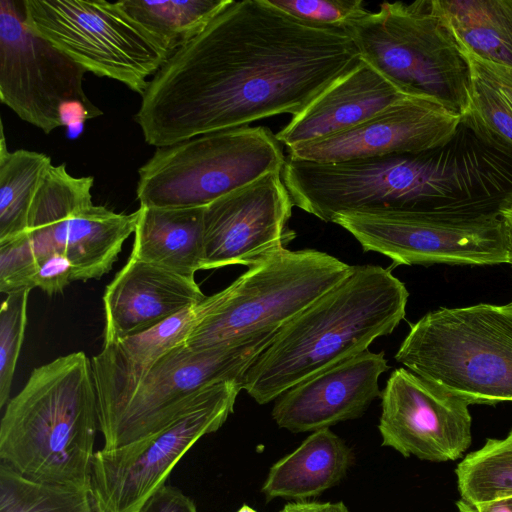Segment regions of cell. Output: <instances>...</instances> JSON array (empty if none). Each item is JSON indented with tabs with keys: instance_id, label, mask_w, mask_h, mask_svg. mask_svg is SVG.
Returning a JSON list of instances; mask_svg holds the SVG:
<instances>
[{
	"instance_id": "cell-1",
	"label": "cell",
	"mask_w": 512,
	"mask_h": 512,
	"mask_svg": "<svg viewBox=\"0 0 512 512\" xmlns=\"http://www.w3.org/2000/svg\"><path fill=\"white\" fill-rule=\"evenodd\" d=\"M347 30L233 1L152 77L135 115L156 148L302 112L360 62Z\"/></svg>"
},
{
	"instance_id": "cell-2",
	"label": "cell",
	"mask_w": 512,
	"mask_h": 512,
	"mask_svg": "<svg viewBox=\"0 0 512 512\" xmlns=\"http://www.w3.org/2000/svg\"><path fill=\"white\" fill-rule=\"evenodd\" d=\"M409 293L391 270L354 266L340 283L281 327L251 365L243 389L258 404L368 349L406 314Z\"/></svg>"
},
{
	"instance_id": "cell-3",
	"label": "cell",
	"mask_w": 512,
	"mask_h": 512,
	"mask_svg": "<svg viewBox=\"0 0 512 512\" xmlns=\"http://www.w3.org/2000/svg\"><path fill=\"white\" fill-rule=\"evenodd\" d=\"M97 394L84 352L35 368L7 404L0 460L30 480L92 489Z\"/></svg>"
},
{
	"instance_id": "cell-4",
	"label": "cell",
	"mask_w": 512,
	"mask_h": 512,
	"mask_svg": "<svg viewBox=\"0 0 512 512\" xmlns=\"http://www.w3.org/2000/svg\"><path fill=\"white\" fill-rule=\"evenodd\" d=\"M439 150L335 163L286 155L282 178L294 206L325 222L346 212L427 209L469 198L461 173Z\"/></svg>"
},
{
	"instance_id": "cell-5",
	"label": "cell",
	"mask_w": 512,
	"mask_h": 512,
	"mask_svg": "<svg viewBox=\"0 0 512 512\" xmlns=\"http://www.w3.org/2000/svg\"><path fill=\"white\" fill-rule=\"evenodd\" d=\"M397 362L469 404L512 402V309L440 308L410 328Z\"/></svg>"
},
{
	"instance_id": "cell-6",
	"label": "cell",
	"mask_w": 512,
	"mask_h": 512,
	"mask_svg": "<svg viewBox=\"0 0 512 512\" xmlns=\"http://www.w3.org/2000/svg\"><path fill=\"white\" fill-rule=\"evenodd\" d=\"M360 59L408 96L435 101L462 119L471 98V67L431 0L384 2L349 31Z\"/></svg>"
},
{
	"instance_id": "cell-7",
	"label": "cell",
	"mask_w": 512,
	"mask_h": 512,
	"mask_svg": "<svg viewBox=\"0 0 512 512\" xmlns=\"http://www.w3.org/2000/svg\"><path fill=\"white\" fill-rule=\"evenodd\" d=\"M332 222L398 265L508 263L497 204L472 197L418 210L346 212Z\"/></svg>"
},
{
	"instance_id": "cell-8",
	"label": "cell",
	"mask_w": 512,
	"mask_h": 512,
	"mask_svg": "<svg viewBox=\"0 0 512 512\" xmlns=\"http://www.w3.org/2000/svg\"><path fill=\"white\" fill-rule=\"evenodd\" d=\"M353 268L326 252L285 248L211 295L208 313L185 345L203 350L279 330L343 281Z\"/></svg>"
},
{
	"instance_id": "cell-9",
	"label": "cell",
	"mask_w": 512,
	"mask_h": 512,
	"mask_svg": "<svg viewBox=\"0 0 512 512\" xmlns=\"http://www.w3.org/2000/svg\"><path fill=\"white\" fill-rule=\"evenodd\" d=\"M264 126L224 129L156 148L138 170L140 206L205 207L272 172L285 155Z\"/></svg>"
},
{
	"instance_id": "cell-10",
	"label": "cell",
	"mask_w": 512,
	"mask_h": 512,
	"mask_svg": "<svg viewBox=\"0 0 512 512\" xmlns=\"http://www.w3.org/2000/svg\"><path fill=\"white\" fill-rule=\"evenodd\" d=\"M26 25L87 72L119 81L141 96L171 56L118 2L24 0Z\"/></svg>"
},
{
	"instance_id": "cell-11",
	"label": "cell",
	"mask_w": 512,
	"mask_h": 512,
	"mask_svg": "<svg viewBox=\"0 0 512 512\" xmlns=\"http://www.w3.org/2000/svg\"><path fill=\"white\" fill-rule=\"evenodd\" d=\"M242 389V383L236 381L213 384L153 433L117 448L96 451L92 466L96 511L138 512L165 485L187 451L225 423Z\"/></svg>"
},
{
	"instance_id": "cell-12",
	"label": "cell",
	"mask_w": 512,
	"mask_h": 512,
	"mask_svg": "<svg viewBox=\"0 0 512 512\" xmlns=\"http://www.w3.org/2000/svg\"><path fill=\"white\" fill-rule=\"evenodd\" d=\"M278 330H267L203 350L180 344L164 354L114 414L99 427L103 448H117L158 430L205 388L241 382Z\"/></svg>"
},
{
	"instance_id": "cell-13",
	"label": "cell",
	"mask_w": 512,
	"mask_h": 512,
	"mask_svg": "<svg viewBox=\"0 0 512 512\" xmlns=\"http://www.w3.org/2000/svg\"><path fill=\"white\" fill-rule=\"evenodd\" d=\"M87 72L25 23L23 1L0 0V99L23 121L49 134L75 107L84 120L103 114L87 97Z\"/></svg>"
},
{
	"instance_id": "cell-14",
	"label": "cell",
	"mask_w": 512,
	"mask_h": 512,
	"mask_svg": "<svg viewBox=\"0 0 512 512\" xmlns=\"http://www.w3.org/2000/svg\"><path fill=\"white\" fill-rule=\"evenodd\" d=\"M382 446L431 462L459 459L472 441L469 403L405 368L381 392Z\"/></svg>"
},
{
	"instance_id": "cell-15",
	"label": "cell",
	"mask_w": 512,
	"mask_h": 512,
	"mask_svg": "<svg viewBox=\"0 0 512 512\" xmlns=\"http://www.w3.org/2000/svg\"><path fill=\"white\" fill-rule=\"evenodd\" d=\"M294 206L282 172H272L204 209L203 270L259 264L295 238L288 228Z\"/></svg>"
},
{
	"instance_id": "cell-16",
	"label": "cell",
	"mask_w": 512,
	"mask_h": 512,
	"mask_svg": "<svg viewBox=\"0 0 512 512\" xmlns=\"http://www.w3.org/2000/svg\"><path fill=\"white\" fill-rule=\"evenodd\" d=\"M462 118L427 98L406 96L343 132L287 148L289 157L335 163L439 150L456 136Z\"/></svg>"
},
{
	"instance_id": "cell-17",
	"label": "cell",
	"mask_w": 512,
	"mask_h": 512,
	"mask_svg": "<svg viewBox=\"0 0 512 512\" xmlns=\"http://www.w3.org/2000/svg\"><path fill=\"white\" fill-rule=\"evenodd\" d=\"M388 369L384 352L367 349L285 391L277 398L272 417L280 428L293 433L356 419L381 396L378 380Z\"/></svg>"
},
{
	"instance_id": "cell-18",
	"label": "cell",
	"mask_w": 512,
	"mask_h": 512,
	"mask_svg": "<svg viewBox=\"0 0 512 512\" xmlns=\"http://www.w3.org/2000/svg\"><path fill=\"white\" fill-rule=\"evenodd\" d=\"M205 297L194 278L130 257L103 296L104 343L157 326Z\"/></svg>"
},
{
	"instance_id": "cell-19",
	"label": "cell",
	"mask_w": 512,
	"mask_h": 512,
	"mask_svg": "<svg viewBox=\"0 0 512 512\" xmlns=\"http://www.w3.org/2000/svg\"><path fill=\"white\" fill-rule=\"evenodd\" d=\"M210 296L146 331L104 343L91 359L98 424L103 425L119 408L148 370L168 351L186 339L208 313Z\"/></svg>"
},
{
	"instance_id": "cell-20",
	"label": "cell",
	"mask_w": 512,
	"mask_h": 512,
	"mask_svg": "<svg viewBox=\"0 0 512 512\" xmlns=\"http://www.w3.org/2000/svg\"><path fill=\"white\" fill-rule=\"evenodd\" d=\"M408 95L360 60L275 134L287 148L355 127Z\"/></svg>"
},
{
	"instance_id": "cell-21",
	"label": "cell",
	"mask_w": 512,
	"mask_h": 512,
	"mask_svg": "<svg viewBox=\"0 0 512 512\" xmlns=\"http://www.w3.org/2000/svg\"><path fill=\"white\" fill-rule=\"evenodd\" d=\"M138 215V210L116 213L91 200L52 227L53 248L70 261L74 281L99 279L111 270L124 242L134 234Z\"/></svg>"
},
{
	"instance_id": "cell-22",
	"label": "cell",
	"mask_w": 512,
	"mask_h": 512,
	"mask_svg": "<svg viewBox=\"0 0 512 512\" xmlns=\"http://www.w3.org/2000/svg\"><path fill=\"white\" fill-rule=\"evenodd\" d=\"M204 209L140 206L130 257L194 278L204 265Z\"/></svg>"
},
{
	"instance_id": "cell-23",
	"label": "cell",
	"mask_w": 512,
	"mask_h": 512,
	"mask_svg": "<svg viewBox=\"0 0 512 512\" xmlns=\"http://www.w3.org/2000/svg\"><path fill=\"white\" fill-rule=\"evenodd\" d=\"M353 460L352 450L329 428L314 431L272 465L261 492L267 501H307L339 484Z\"/></svg>"
},
{
	"instance_id": "cell-24",
	"label": "cell",
	"mask_w": 512,
	"mask_h": 512,
	"mask_svg": "<svg viewBox=\"0 0 512 512\" xmlns=\"http://www.w3.org/2000/svg\"><path fill=\"white\" fill-rule=\"evenodd\" d=\"M461 47L512 68V0H431Z\"/></svg>"
},
{
	"instance_id": "cell-25",
	"label": "cell",
	"mask_w": 512,
	"mask_h": 512,
	"mask_svg": "<svg viewBox=\"0 0 512 512\" xmlns=\"http://www.w3.org/2000/svg\"><path fill=\"white\" fill-rule=\"evenodd\" d=\"M51 158L40 152L9 151L1 125L0 142V240L27 231L34 197L52 166Z\"/></svg>"
},
{
	"instance_id": "cell-26",
	"label": "cell",
	"mask_w": 512,
	"mask_h": 512,
	"mask_svg": "<svg viewBox=\"0 0 512 512\" xmlns=\"http://www.w3.org/2000/svg\"><path fill=\"white\" fill-rule=\"evenodd\" d=\"M231 0H121L118 4L158 38L170 55L196 37Z\"/></svg>"
},
{
	"instance_id": "cell-27",
	"label": "cell",
	"mask_w": 512,
	"mask_h": 512,
	"mask_svg": "<svg viewBox=\"0 0 512 512\" xmlns=\"http://www.w3.org/2000/svg\"><path fill=\"white\" fill-rule=\"evenodd\" d=\"M462 500L489 503L512 497V429L503 439H488L455 470Z\"/></svg>"
},
{
	"instance_id": "cell-28",
	"label": "cell",
	"mask_w": 512,
	"mask_h": 512,
	"mask_svg": "<svg viewBox=\"0 0 512 512\" xmlns=\"http://www.w3.org/2000/svg\"><path fill=\"white\" fill-rule=\"evenodd\" d=\"M0 512H97L92 489L38 482L0 464Z\"/></svg>"
},
{
	"instance_id": "cell-29",
	"label": "cell",
	"mask_w": 512,
	"mask_h": 512,
	"mask_svg": "<svg viewBox=\"0 0 512 512\" xmlns=\"http://www.w3.org/2000/svg\"><path fill=\"white\" fill-rule=\"evenodd\" d=\"M471 74L470 107L462 124L481 141L512 158V106L472 67Z\"/></svg>"
},
{
	"instance_id": "cell-30",
	"label": "cell",
	"mask_w": 512,
	"mask_h": 512,
	"mask_svg": "<svg viewBox=\"0 0 512 512\" xmlns=\"http://www.w3.org/2000/svg\"><path fill=\"white\" fill-rule=\"evenodd\" d=\"M30 291L9 294L0 309V407L10 400V390L27 323Z\"/></svg>"
},
{
	"instance_id": "cell-31",
	"label": "cell",
	"mask_w": 512,
	"mask_h": 512,
	"mask_svg": "<svg viewBox=\"0 0 512 512\" xmlns=\"http://www.w3.org/2000/svg\"><path fill=\"white\" fill-rule=\"evenodd\" d=\"M279 10L308 23L349 31L370 11L361 0H267Z\"/></svg>"
},
{
	"instance_id": "cell-32",
	"label": "cell",
	"mask_w": 512,
	"mask_h": 512,
	"mask_svg": "<svg viewBox=\"0 0 512 512\" xmlns=\"http://www.w3.org/2000/svg\"><path fill=\"white\" fill-rule=\"evenodd\" d=\"M38 263L27 233L0 240V291L6 295L35 288Z\"/></svg>"
},
{
	"instance_id": "cell-33",
	"label": "cell",
	"mask_w": 512,
	"mask_h": 512,
	"mask_svg": "<svg viewBox=\"0 0 512 512\" xmlns=\"http://www.w3.org/2000/svg\"><path fill=\"white\" fill-rule=\"evenodd\" d=\"M73 279V268L67 257L55 253L38 262L35 287L48 295L61 293Z\"/></svg>"
},
{
	"instance_id": "cell-34",
	"label": "cell",
	"mask_w": 512,
	"mask_h": 512,
	"mask_svg": "<svg viewBox=\"0 0 512 512\" xmlns=\"http://www.w3.org/2000/svg\"><path fill=\"white\" fill-rule=\"evenodd\" d=\"M138 512H198L195 503L179 489L163 485L141 506Z\"/></svg>"
},
{
	"instance_id": "cell-35",
	"label": "cell",
	"mask_w": 512,
	"mask_h": 512,
	"mask_svg": "<svg viewBox=\"0 0 512 512\" xmlns=\"http://www.w3.org/2000/svg\"><path fill=\"white\" fill-rule=\"evenodd\" d=\"M464 52L470 66L488 80L512 106V68L485 61L465 50Z\"/></svg>"
},
{
	"instance_id": "cell-36",
	"label": "cell",
	"mask_w": 512,
	"mask_h": 512,
	"mask_svg": "<svg viewBox=\"0 0 512 512\" xmlns=\"http://www.w3.org/2000/svg\"><path fill=\"white\" fill-rule=\"evenodd\" d=\"M279 512H350L342 502L295 501L286 504Z\"/></svg>"
},
{
	"instance_id": "cell-37",
	"label": "cell",
	"mask_w": 512,
	"mask_h": 512,
	"mask_svg": "<svg viewBox=\"0 0 512 512\" xmlns=\"http://www.w3.org/2000/svg\"><path fill=\"white\" fill-rule=\"evenodd\" d=\"M497 212L502 221L507 241L509 264L512 265V191L505 194L497 204Z\"/></svg>"
},
{
	"instance_id": "cell-38",
	"label": "cell",
	"mask_w": 512,
	"mask_h": 512,
	"mask_svg": "<svg viewBox=\"0 0 512 512\" xmlns=\"http://www.w3.org/2000/svg\"><path fill=\"white\" fill-rule=\"evenodd\" d=\"M456 507L458 512H512V497L482 504H472L459 499Z\"/></svg>"
},
{
	"instance_id": "cell-39",
	"label": "cell",
	"mask_w": 512,
	"mask_h": 512,
	"mask_svg": "<svg viewBox=\"0 0 512 512\" xmlns=\"http://www.w3.org/2000/svg\"><path fill=\"white\" fill-rule=\"evenodd\" d=\"M237 512H257L253 508L249 507L248 505L244 504Z\"/></svg>"
},
{
	"instance_id": "cell-40",
	"label": "cell",
	"mask_w": 512,
	"mask_h": 512,
	"mask_svg": "<svg viewBox=\"0 0 512 512\" xmlns=\"http://www.w3.org/2000/svg\"><path fill=\"white\" fill-rule=\"evenodd\" d=\"M510 309H512V302L506 304Z\"/></svg>"
}]
</instances>
